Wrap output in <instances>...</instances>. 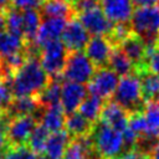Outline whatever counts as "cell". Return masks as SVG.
Instances as JSON below:
<instances>
[{
  "mask_svg": "<svg viewBox=\"0 0 159 159\" xmlns=\"http://www.w3.org/2000/svg\"><path fill=\"white\" fill-rule=\"evenodd\" d=\"M67 1H68V2H70V4H71V5H72V4H73V2H75V1H76V0H67Z\"/></svg>",
  "mask_w": 159,
  "mask_h": 159,
  "instance_id": "b9f144b4",
  "label": "cell"
},
{
  "mask_svg": "<svg viewBox=\"0 0 159 159\" xmlns=\"http://www.w3.org/2000/svg\"><path fill=\"white\" fill-rule=\"evenodd\" d=\"M67 20L61 19V17H47L43 21H41L40 29L36 35V45L41 48L43 45L58 40L61 37L65 27H66Z\"/></svg>",
  "mask_w": 159,
  "mask_h": 159,
  "instance_id": "e0dca14e",
  "label": "cell"
},
{
  "mask_svg": "<svg viewBox=\"0 0 159 159\" xmlns=\"http://www.w3.org/2000/svg\"><path fill=\"white\" fill-rule=\"evenodd\" d=\"M50 135V132L42 127L41 124H37L35 129L32 130L29 140H27V147L35 153V154H41L45 152V145L47 142V138Z\"/></svg>",
  "mask_w": 159,
  "mask_h": 159,
  "instance_id": "f546056e",
  "label": "cell"
},
{
  "mask_svg": "<svg viewBox=\"0 0 159 159\" xmlns=\"http://www.w3.org/2000/svg\"><path fill=\"white\" fill-rule=\"evenodd\" d=\"M12 98H14V96H12L10 86L6 82L0 81V113L5 112L7 109Z\"/></svg>",
  "mask_w": 159,
  "mask_h": 159,
  "instance_id": "d6a6232c",
  "label": "cell"
},
{
  "mask_svg": "<svg viewBox=\"0 0 159 159\" xmlns=\"http://www.w3.org/2000/svg\"><path fill=\"white\" fill-rule=\"evenodd\" d=\"M5 152H6V149H1V148H0V159H4Z\"/></svg>",
  "mask_w": 159,
  "mask_h": 159,
  "instance_id": "60d3db41",
  "label": "cell"
},
{
  "mask_svg": "<svg viewBox=\"0 0 159 159\" xmlns=\"http://www.w3.org/2000/svg\"><path fill=\"white\" fill-rule=\"evenodd\" d=\"M43 109L45 108L40 106L36 97H14L5 112L10 118L34 116L37 120H40Z\"/></svg>",
  "mask_w": 159,
  "mask_h": 159,
  "instance_id": "2e32d148",
  "label": "cell"
},
{
  "mask_svg": "<svg viewBox=\"0 0 159 159\" xmlns=\"http://www.w3.org/2000/svg\"><path fill=\"white\" fill-rule=\"evenodd\" d=\"M159 0H132V4L138 7H144V6H154Z\"/></svg>",
  "mask_w": 159,
  "mask_h": 159,
  "instance_id": "8d00e7d4",
  "label": "cell"
},
{
  "mask_svg": "<svg viewBox=\"0 0 159 159\" xmlns=\"http://www.w3.org/2000/svg\"><path fill=\"white\" fill-rule=\"evenodd\" d=\"M108 68H111L119 77H124L135 72L134 65L118 47H114L111 53V57L108 61Z\"/></svg>",
  "mask_w": 159,
  "mask_h": 159,
  "instance_id": "484cf974",
  "label": "cell"
},
{
  "mask_svg": "<svg viewBox=\"0 0 159 159\" xmlns=\"http://www.w3.org/2000/svg\"><path fill=\"white\" fill-rule=\"evenodd\" d=\"M89 39L91 35L76 19V16L67 21L66 27L61 35V41L68 52H77L84 50Z\"/></svg>",
  "mask_w": 159,
  "mask_h": 159,
  "instance_id": "30bf717a",
  "label": "cell"
},
{
  "mask_svg": "<svg viewBox=\"0 0 159 159\" xmlns=\"http://www.w3.org/2000/svg\"><path fill=\"white\" fill-rule=\"evenodd\" d=\"M76 19L92 36H109L114 27V24L108 20L101 7L80 12L76 15Z\"/></svg>",
  "mask_w": 159,
  "mask_h": 159,
  "instance_id": "9c48e42d",
  "label": "cell"
},
{
  "mask_svg": "<svg viewBox=\"0 0 159 159\" xmlns=\"http://www.w3.org/2000/svg\"><path fill=\"white\" fill-rule=\"evenodd\" d=\"M132 34L138 36L147 47L159 43V6L137 7L129 20Z\"/></svg>",
  "mask_w": 159,
  "mask_h": 159,
  "instance_id": "7a4b0ae2",
  "label": "cell"
},
{
  "mask_svg": "<svg viewBox=\"0 0 159 159\" xmlns=\"http://www.w3.org/2000/svg\"><path fill=\"white\" fill-rule=\"evenodd\" d=\"M89 138L99 159H116L123 153L124 140L122 132L113 129L101 120L94 123Z\"/></svg>",
  "mask_w": 159,
  "mask_h": 159,
  "instance_id": "3957f363",
  "label": "cell"
},
{
  "mask_svg": "<svg viewBox=\"0 0 159 159\" xmlns=\"http://www.w3.org/2000/svg\"><path fill=\"white\" fill-rule=\"evenodd\" d=\"M93 123L87 120L82 114L78 112H73L68 116H66L65 120V129L70 134V137L73 138H82L91 134L93 129Z\"/></svg>",
  "mask_w": 159,
  "mask_h": 159,
  "instance_id": "7402d4cb",
  "label": "cell"
},
{
  "mask_svg": "<svg viewBox=\"0 0 159 159\" xmlns=\"http://www.w3.org/2000/svg\"><path fill=\"white\" fill-rule=\"evenodd\" d=\"M41 17H61L72 19L75 17V11L72 5L67 0H43L39 7Z\"/></svg>",
  "mask_w": 159,
  "mask_h": 159,
  "instance_id": "d6986e66",
  "label": "cell"
},
{
  "mask_svg": "<svg viewBox=\"0 0 159 159\" xmlns=\"http://www.w3.org/2000/svg\"><path fill=\"white\" fill-rule=\"evenodd\" d=\"M135 73L140 78V87L144 102L159 103V76L149 72L147 68L135 71Z\"/></svg>",
  "mask_w": 159,
  "mask_h": 159,
  "instance_id": "ffe728a7",
  "label": "cell"
},
{
  "mask_svg": "<svg viewBox=\"0 0 159 159\" xmlns=\"http://www.w3.org/2000/svg\"><path fill=\"white\" fill-rule=\"evenodd\" d=\"M37 125V119L34 116H22L11 118L6 127V140L9 148L25 145Z\"/></svg>",
  "mask_w": 159,
  "mask_h": 159,
  "instance_id": "ba28073f",
  "label": "cell"
},
{
  "mask_svg": "<svg viewBox=\"0 0 159 159\" xmlns=\"http://www.w3.org/2000/svg\"><path fill=\"white\" fill-rule=\"evenodd\" d=\"M119 82V76L108 67L97 68L93 77L88 82V94L96 96L103 101L109 99Z\"/></svg>",
  "mask_w": 159,
  "mask_h": 159,
  "instance_id": "52a82bcc",
  "label": "cell"
},
{
  "mask_svg": "<svg viewBox=\"0 0 159 159\" xmlns=\"http://www.w3.org/2000/svg\"><path fill=\"white\" fill-rule=\"evenodd\" d=\"M145 68L149 72L159 76V43L152 47H147Z\"/></svg>",
  "mask_w": 159,
  "mask_h": 159,
  "instance_id": "1f68e13d",
  "label": "cell"
},
{
  "mask_svg": "<svg viewBox=\"0 0 159 159\" xmlns=\"http://www.w3.org/2000/svg\"><path fill=\"white\" fill-rule=\"evenodd\" d=\"M70 134L66 129H62L56 133H51L47 138L45 145V154L48 159H61L70 144Z\"/></svg>",
  "mask_w": 159,
  "mask_h": 159,
  "instance_id": "44dd1931",
  "label": "cell"
},
{
  "mask_svg": "<svg viewBox=\"0 0 159 159\" xmlns=\"http://www.w3.org/2000/svg\"><path fill=\"white\" fill-rule=\"evenodd\" d=\"M65 120H66V114L61 104L45 108L40 117V122H41L40 124L45 127L50 133H56L62 130L65 128Z\"/></svg>",
  "mask_w": 159,
  "mask_h": 159,
  "instance_id": "603a6c76",
  "label": "cell"
},
{
  "mask_svg": "<svg viewBox=\"0 0 159 159\" xmlns=\"http://www.w3.org/2000/svg\"><path fill=\"white\" fill-rule=\"evenodd\" d=\"M25 51V41L17 36L4 31L0 34V58Z\"/></svg>",
  "mask_w": 159,
  "mask_h": 159,
  "instance_id": "83f0119b",
  "label": "cell"
},
{
  "mask_svg": "<svg viewBox=\"0 0 159 159\" xmlns=\"http://www.w3.org/2000/svg\"><path fill=\"white\" fill-rule=\"evenodd\" d=\"M6 31V21H5V14H0V34Z\"/></svg>",
  "mask_w": 159,
  "mask_h": 159,
  "instance_id": "ab89813d",
  "label": "cell"
},
{
  "mask_svg": "<svg viewBox=\"0 0 159 159\" xmlns=\"http://www.w3.org/2000/svg\"><path fill=\"white\" fill-rule=\"evenodd\" d=\"M103 104H104L103 99H101V98H98L96 96L88 94L86 97V99L82 102V104L80 106L78 113L82 114L87 120H89L91 123L94 124L96 122L99 120Z\"/></svg>",
  "mask_w": 159,
  "mask_h": 159,
  "instance_id": "4316f807",
  "label": "cell"
},
{
  "mask_svg": "<svg viewBox=\"0 0 159 159\" xmlns=\"http://www.w3.org/2000/svg\"><path fill=\"white\" fill-rule=\"evenodd\" d=\"M62 76L58 77H52L50 78L47 86L36 96L39 103L41 107L47 108V107H53V106H60L61 102V81Z\"/></svg>",
  "mask_w": 159,
  "mask_h": 159,
  "instance_id": "cb8c5ba5",
  "label": "cell"
},
{
  "mask_svg": "<svg viewBox=\"0 0 159 159\" xmlns=\"http://www.w3.org/2000/svg\"><path fill=\"white\" fill-rule=\"evenodd\" d=\"M4 159H37V155L27 145H21L15 148H7Z\"/></svg>",
  "mask_w": 159,
  "mask_h": 159,
  "instance_id": "4dcf8cb0",
  "label": "cell"
},
{
  "mask_svg": "<svg viewBox=\"0 0 159 159\" xmlns=\"http://www.w3.org/2000/svg\"><path fill=\"white\" fill-rule=\"evenodd\" d=\"M114 46L106 36H92L84 47V53L94 67H106Z\"/></svg>",
  "mask_w": 159,
  "mask_h": 159,
  "instance_id": "8fae6325",
  "label": "cell"
},
{
  "mask_svg": "<svg viewBox=\"0 0 159 159\" xmlns=\"http://www.w3.org/2000/svg\"><path fill=\"white\" fill-rule=\"evenodd\" d=\"M99 6L113 24H127L134 11L132 0H99Z\"/></svg>",
  "mask_w": 159,
  "mask_h": 159,
  "instance_id": "4fadbf2b",
  "label": "cell"
},
{
  "mask_svg": "<svg viewBox=\"0 0 159 159\" xmlns=\"http://www.w3.org/2000/svg\"><path fill=\"white\" fill-rule=\"evenodd\" d=\"M96 7H99V0H76L72 4L75 16L80 12H84V11H88Z\"/></svg>",
  "mask_w": 159,
  "mask_h": 159,
  "instance_id": "836d02e7",
  "label": "cell"
},
{
  "mask_svg": "<svg viewBox=\"0 0 159 159\" xmlns=\"http://www.w3.org/2000/svg\"><path fill=\"white\" fill-rule=\"evenodd\" d=\"M112 101L119 104L129 114L138 113L144 109L145 102L142 94L140 78L135 72L119 78Z\"/></svg>",
  "mask_w": 159,
  "mask_h": 159,
  "instance_id": "277c9868",
  "label": "cell"
},
{
  "mask_svg": "<svg viewBox=\"0 0 159 159\" xmlns=\"http://www.w3.org/2000/svg\"><path fill=\"white\" fill-rule=\"evenodd\" d=\"M6 31L14 36L24 40V24H22V11L15 7H10L5 12Z\"/></svg>",
  "mask_w": 159,
  "mask_h": 159,
  "instance_id": "f1b7e54d",
  "label": "cell"
},
{
  "mask_svg": "<svg viewBox=\"0 0 159 159\" xmlns=\"http://www.w3.org/2000/svg\"><path fill=\"white\" fill-rule=\"evenodd\" d=\"M63 159H99L93 149L89 135L82 138H75L70 142Z\"/></svg>",
  "mask_w": 159,
  "mask_h": 159,
  "instance_id": "ac0fdd59",
  "label": "cell"
},
{
  "mask_svg": "<svg viewBox=\"0 0 159 159\" xmlns=\"http://www.w3.org/2000/svg\"><path fill=\"white\" fill-rule=\"evenodd\" d=\"M117 47L120 48L122 52L130 60V62L135 67V71L145 68L147 46L138 36H135L134 34H130Z\"/></svg>",
  "mask_w": 159,
  "mask_h": 159,
  "instance_id": "5bb4252c",
  "label": "cell"
},
{
  "mask_svg": "<svg viewBox=\"0 0 159 159\" xmlns=\"http://www.w3.org/2000/svg\"><path fill=\"white\" fill-rule=\"evenodd\" d=\"M11 7L10 0H0V14H5Z\"/></svg>",
  "mask_w": 159,
  "mask_h": 159,
  "instance_id": "f35d334b",
  "label": "cell"
},
{
  "mask_svg": "<svg viewBox=\"0 0 159 159\" xmlns=\"http://www.w3.org/2000/svg\"><path fill=\"white\" fill-rule=\"evenodd\" d=\"M99 120L109 127H112L116 130L123 132L128 127L129 120V113L124 111L119 104H117L114 101H107L103 104Z\"/></svg>",
  "mask_w": 159,
  "mask_h": 159,
  "instance_id": "9a60e30c",
  "label": "cell"
},
{
  "mask_svg": "<svg viewBox=\"0 0 159 159\" xmlns=\"http://www.w3.org/2000/svg\"><path fill=\"white\" fill-rule=\"evenodd\" d=\"M150 159H159V140L155 143V145L153 147V149L150 150L149 155H148Z\"/></svg>",
  "mask_w": 159,
  "mask_h": 159,
  "instance_id": "74e56055",
  "label": "cell"
},
{
  "mask_svg": "<svg viewBox=\"0 0 159 159\" xmlns=\"http://www.w3.org/2000/svg\"><path fill=\"white\" fill-rule=\"evenodd\" d=\"M88 96V91L84 84L65 82L61 87V107L66 116L76 112L82 102Z\"/></svg>",
  "mask_w": 159,
  "mask_h": 159,
  "instance_id": "7c38bea8",
  "label": "cell"
},
{
  "mask_svg": "<svg viewBox=\"0 0 159 159\" xmlns=\"http://www.w3.org/2000/svg\"><path fill=\"white\" fill-rule=\"evenodd\" d=\"M68 51L60 40L51 41L41 47L40 52V63L50 78L61 76Z\"/></svg>",
  "mask_w": 159,
  "mask_h": 159,
  "instance_id": "8992f818",
  "label": "cell"
},
{
  "mask_svg": "<svg viewBox=\"0 0 159 159\" xmlns=\"http://www.w3.org/2000/svg\"><path fill=\"white\" fill-rule=\"evenodd\" d=\"M116 159H148V155L137 148H132V149H128L124 153H122Z\"/></svg>",
  "mask_w": 159,
  "mask_h": 159,
  "instance_id": "d590c367",
  "label": "cell"
},
{
  "mask_svg": "<svg viewBox=\"0 0 159 159\" xmlns=\"http://www.w3.org/2000/svg\"><path fill=\"white\" fill-rule=\"evenodd\" d=\"M96 72V67L86 56L84 52H68L63 71L61 73L66 82H73L80 84H86L91 81Z\"/></svg>",
  "mask_w": 159,
  "mask_h": 159,
  "instance_id": "5b68a950",
  "label": "cell"
},
{
  "mask_svg": "<svg viewBox=\"0 0 159 159\" xmlns=\"http://www.w3.org/2000/svg\"><path fill=\"white\" fill-rule=\"evenodd\" d=\"M41 1H43V0H41Z\"/></svg>",
  "mask_w": 159,
  "mask_h": 159,
  "instance_id": "7bdbcfd3",
  "label": "cell"
},
{
  "mask_svg": "<svg viewBox=\"0 0 159 159\" xmlns=\"http://www.w3.org/2000/svg\"><path fill=\"white\" fill-rule=\"evenodd\" d=\"M11 6L15 9H19L21 11L29 10V9H37L41 5V0H10Z\"/></svg>",
  "mask_w": 159,
  "mask_h": 159,
  "instance_id": "e575fe53",
  "label": "cell"
},
{
  "mask_svg": "<svg viewBox=\"0 0 159 159\" xmlns=\"http://www.w3.org/2000/svg\"><path fill=\"white\" fill-rule=\"evenodd\" d=\"M50 77L42 68L39 57H27L14 73L10 88L14 97H36L48 83Z\"/></svg>",
  "mask_w": 159,
  "mask_h": 159,
  "instance_id": "6da1fadb",
  "label": "cell"
},
{
  "mask_svg": "<svg viewBox=\"0 0 159 159\" xmlns=\"http://www.w3.org/2000/svg\"><path fill=\"white\" fill-rule=\"evenodd\" d=\"M41 15L37 9H29L22 11L24 24V41L25 43H32L36 40L37 31L41 25Z\"/></svg>",
  "mask_w": 159,
  "mask_h": 159,
  "instance_id": "d4e9b609",
  "label": "cell"
}]
</instances>
